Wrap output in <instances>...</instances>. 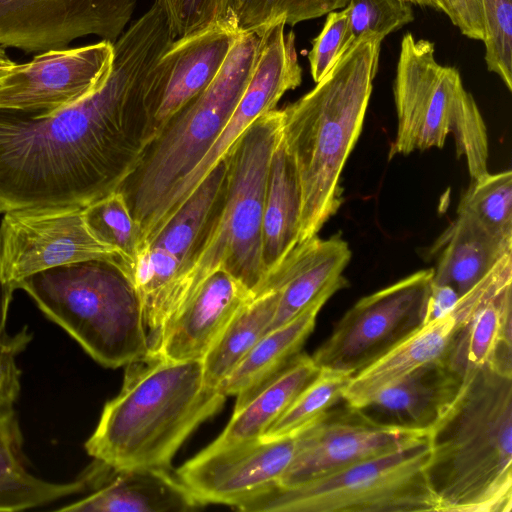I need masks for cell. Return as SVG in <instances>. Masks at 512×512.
<instances>
[{
	"label": "cell",
	"instance_id": "cell-17",
	"mask_svg": "<svg viewBox=\"0 0 512 512\" xmlns=\"http://www.w3.org/2000/svg\"><path fill=\"white\" fill-rule=\"evenodd\" d=\"M512 284V254L505 255L443 316L422 324L387 354L354 374L344 401L364 409L383 386L425 363L445 361L458 334L490 298Z\"/></svg>",
	"mask_w": 512,
	"mask_h": 512
},
{
	"label": "cell",
	"instance_id": "cell-8",
	"mask_svg": "<svg viewBox=\"0 0 512 512\" xmlns=\"http://www.w3.org/2000/svg\"><path fill=\"white\" fill-rule=\"evenodd\" d=\"M393 93L398 122L390 158L441 148L451 133L472 180L488 172L484 120L459 71L437 62L433 42L416 39L411 33L403 36Z\"/></svg>",
	"mask_w": 512,
	"mask_h": 512
},
{
	"label": "cell",
	"instance_id": "cell-11",
	"mask_svg": "<svg viewBox=\"0 0 512 512\" xmlns=\"http://www.w3.org/2000/svg\"><path fill=\"white\" fill-rule=\"evenodd\" d=\"M278 21L259 31L260 44L249 83L219 136L195 165L166 195L141 236L140 248L154 238L159 229L193 192L204 177L224 159L231 147L262 114L276 109L281 97L302 82L295 34L286 32Z\"/></svg>",
	"mask_w": 512,
	"mask_h": 512
},
{
	"label": "cell",
	"instance_id": "cell-13",
	"mask_svg": "<svg viewBox=\"0 0 512 512\" xmlns=\"http://www.w3.org/2000/svg\"><path fill=\"white\" fill-rule=\"evenodd\" d=\"M241 33L233 22L223 21L175 39L147 70L135 94L147 145L213 81Z\"/></svg>",
	"mask_w": 512,
	"mask_h": 512
},
{
	"label": "cell",
	"instance_id": "cell-29",
	"mask_svg": "<svg viewBox=\"0 0 512 512\" xmlns=\"http://www.w3.org/2000/svg\"><path fill=\"white\" fill-rule=\"evenodd\" d=\"M226 172V161L223 159L204 177L147 245L171 253L180 263V272L199 248L221 203Z\"/></svg>",
	"mask_w": 512,
	"mask_h": 512
},
{
	"label": "cell",
	"instance_id": "cell-10",
	"mask_svg": "<svg viewBox=\"0 0 512 512\" xmlns=\"http://www.w3.org/2000/svg\"><path fill=\"white\" fill-rule=\"evenodd\" d=\"M432 277L420 270L359 299L312 355L316 365L354 375L387 354L423 324Z\"/></svg>",
	"mask_w": 512,
	"mask_h": 512
},
{
	"label": "cell",
	"instance_id": "cell-31",
	"mask_svg": "<svg viewBox=\"0 0 512 512\" xmlns=\"http://www.w3.org/2000/svg\"><path fill=\"white\" fill-rule=\"evenodd\" d=\"M352 376L353 374L347 371L320 368L317 375L266 430L262 438L296 436L318 421L344 400V393Z\"/></svg>",
	"mask_w": 512,
	"mask_h": 512
},
{
	"label": "cell",
	"instance_id": "cell-27",
	"mask_svg": "<svg viewBox=\"0 0 512 512\" xmlns=\"http://www.w3.org/2000/svg\"><path fill=\"white\" fill-rule=\"evenodd\" d=\"M511 284L486 301L461 330L445 360L463 377L495 363H512Z\"/></svg>",
	"mask_w": 512,
	"mask_h": 512
},
{
	"label": "cell",
	"instance_id": "cell-23",
	"mask_svg": "<svg viewBox=\"0 0 512 512\" xmlns=\"http://www.w3.org/2000/svg\"><path fill=\"white\" fill-rule=\"evenodd\" d=\"M436 244L441 252L433 268L432 284L448 285L459 296L512 253V236L489 230L473 215L459 209L457 218Z\"/></svg>",
	"mask_w": 512,
	"mask_h": 512
},
{
	"label": "cell",
	"instance_id": "cell-39",
	"mask_svg": "<svg viewBox=\"0 0 512 512\" xmlns=\"http://www.w3.org/2000/svg\"><path fill=\"white\" fill-rule=\"evenodd\" d=\"M323 29L312 41L308 54L311 76L319 82L337 60L347 31V14L344 8L326 14Z\"/></svg>",
	"mask_w": 512,
	"mask_h": 512
},
{
	"label": "cell",
	"instance_id": "cell-16",
	"mask_svg": "<svg viewBox=\"0 0 512 512\" xmlns=\"http://www.w3.org/2000/svg\"><path fill=\"white\" fill-rule=\"evenodd\" d=\"M137 0H0V46L26 53L63 49L94 35L114 44Z\"/></svg>",
	"mask_w": 512,
	"mask_h": 512
},
{
	"label": "cell",
	"instance_id": "cell-22",
	"mask_svg": "<svg viewBox=\"0 0 512 512\" xmlns=\"http://www.w3.org/2000/svg\"><path fill=\"white\" fill-rule=\"evenodd\" d=\"M462 378L445 361L422 364L380 388L364 409L428 432L456 397Z\"/></svg>",
	"mask_w": 512,
	"mask_h": 512
},
{
	"label": "cell",
	"instance_id": "cell-19",
	"mask_svg": "<svg viewBox=\"0 0 512 512\" xmlns=\"http://www.w3.org/2000/svg\"><path fill=\"white\" fill-rule=\"evenodd\" d=\"M339 235H317L298 242L264 278L254 297L278 291L279 298L267 332L285 325L315 305H324L347 286L343 272L351 258ZM266 332V333H267Z\"/></svg>",
	"mask_w": 512,
	"mask_h": 512
},
{
	"label": "cell",
	"instance_id": "cell-21",
	"mask_svg": "<svg viewBox=\"0 0 512 512\" xmlns=\"http://www.w3.org/2000/svg\"><path fill=\"white\" fill-rule=\"evenodd\" d=\"M252 293L229 273L206 278L165 329L156 353L177 361L203 360Z\"/></svg>",
	"mask_w": 512,
	"mask_h": 512
},
{
	"label": "cell",
	"instance_id": "cell-45",
	"mask_svg": "<svg viewBox=\"0 0 512 512\" xmlns=\"http://www.w3.org/2000/svg\"><path fill=\"white\" fill-rule=\"evenodd\" d=\"M4 72H6V71H0V75L3 74Z\"/></svg>",
	"mask_w": 512,
	"mask_h": 512
},
{
	"label": "cell",
	"instance_id": "cell-37",
	"mask_svg": "<svg viewBox=\"0 0 512 512\" xmlns=\"http://www.w3.org/2000/svg\"><path fill=\"white\" fill-rule=\"evenodd\" d=\"M175 38H183L223 21H231L232 0H155ZM232 22V21H231Z\"/></svg>",
	"mask_w": 512,
	"mask_h": 512
},
{
	"label": "cell",
	"instance_id": "cell-44",
	"mask_svg": "<svg viewBox=\"0 0 512 512\" xmlns=\"http://www.w3.org/2000/svg\"><path fill=\"white\" fill-rule=\"evenodd\" d=\"M16 63L10 59L5 48L0 46V71L11 69Z\"/></svg>",
	"mask_w": 512,
	"mask_h": 512
},
{
	"label": "cell",
	"instance_id": "cell-42",
	"mask_svg": "<svg viewBox=\"0 0 512 512\" xmlns=\"http://www.w3.org/2000/svg\"><path fill=\"white\" fill-rule=\"evenodd\" d=\"M15 290L4 282L1 273V248H0V334L6 332V323L9 306Z\"/></svg>",
	"mask_w": 512,
	"mask_h": 512
},
{
	"label": "cell",
	"instance_id": "cell-18",
	"mask_svg": "<svg viewBox=\"0 0 512 512\" xmlns=\"http://www.w3.org/2000/svg\"><path fill=\"white\" fill-rule=\"evenodd\" d=\"M296 448V436L206 447L176 471L204 504L233 506L247 495L278 483Z\"/></svg>",
	"mask_w": 512,
	"mask_h": 512
},
{
	"label": "cell",
	"instance_id": "cell-35",
	"mask_svg": "<svg viewBox=\"0 0 512 512\" xmlns=\"http://www.w3.org/2000/svg\"><path fill=\"white\" fill-rule=\"evenodd\" d=\"M344 9L347 31L339 56L363 36L384 39L414 20L410 3L404 0H350Z\"/></svg>",
	"mask_w": 512,
	"mask_h": 512
},
{
	"label": "cell",
	"instance_id": "cell-14",
	"mask_svg": "<svg viewBox=\"0 0 512 512\" xmlns=\"http://www.w3.org/2000/svg\"><path fill=\"white\" fill-rule=\"evenodd\" d=\"M113 60L103 40L40 52L0 75V111L46 115L75 104L106 82Z\"/></svg>",
	"mask_w": 512,
	"mask_h": 512
},
{
	"label": "cell",
	"instance_id": "cell-25",
	"mask_svg": "<svg viewBox=\"0 0 512 512\" xmlns=\"http://www.w3.org/2000/svg\"><path fill=\"white\" fill-rule=\"evenodd\" d=\"M302 194L295 162L282 135L269 164L262 216V263L266 275L298 243Z\"/></svg>",
	"mask_w": 512,
	"mask_h": 512
},
{
	"label": "cell",
	"instance_id": "cell-3",
	"mask_svg": "<svg viewBox=\"0 0 512 512\" xmlns=\"http://www.w3.org/2000/svg\"><path fill=\"white\" fill-rule=\"evenodd\" d=\"M382 38L361 37L315 87L282 111V139L302 194L299 240L317 235L342 202L340 176L363 126Z\"/></svg>",
	"mask_w": 512,
	"mask_h": 512
},
{
	"label": "cell",
	"instance_id": "cell-7",
	"mask_svg": "<svg viewBox=\"0 0 512 512\" xmlns=\"http://www.w3.org/2000/svg\"><path fill=\"white\" fill-rule=\"evenodd\" d=\"M259 44V33H241L213 81L171 117L119 189L140 240L166 195L201 160L231 117L253 73Z\"/></svg>",
	"mask_w": 512,
	"mask_h": 512
},
{
	"label": "cell",
	"instance_id": "cell-38",
	"mask_svg": "<svg viewBox=\"0 0 512 512\" xmlns=\"http://www.w3.org/2000/svg\"><path fill=\"white\" fill-rule=\"evenodd\" d=\"M33 339L27 326L15 334H0V413L14 409L21 391V374L16 358Z\"/></svg>",
	"mask_w": 512,
	"mask_h": 512
},
{
	"label": "cell",
	"instance_id": "cell-2",
	"mask_svg": "<svg viewBox=\"0 0 512 512\" xmlns=\"http://www.w3.org/2000/svg\"><path fill=\"white\" fill-rule=\"evenodd\" d=\"M427 442L426 474L439 512H510L512 364L466 374Z\"/></svg>",
	"mask_w": 512,
	"mask_h": 512
},
{
	"label": "cell",
	"instance_id": "cell-6",
	"mask_svg": "<svg viewBox=\"0 0 512 512\" xmlns=\"http://www.w3.org/2000/svg\"><path fill=\"white\" fill-rule=\"evenodd\" d=\"M17 289L105 367L126 366L150 352L140 295L119 264H65L26 277Z\"/></svg>",
	"mask_w": 512,
	"mask_h": 512
},
{
	"label": "cell",
	"instance_id": "cell-40",
	"mask_svg": "<svg viewBox=\"0 0 512 512\" xmlns=\"http://www.w3.org/2000/svg\"><path fill=\"white\" fill-rule=\"evenodd\" d=\"M442 3L443 12L464 36L484 41L485 20L481 0H442Z\"/></svg>",
	"mask_w": 512,
	"mask_h": 512
},
{
	"label": "cell",
	"instance_id": "cell-36",
	"mask_svg": "<svg viewBox=\"0 0 512 512\" xmlns=\"http://www.w3.org/2000/svg\"><path fill=\"white\" fill-rule=\"evenodd\" d=\"M485 20V62L512 90V0H481Z\"/></svg>",
	"mask_w": 512,
	"mask_h": 512
},
{
	"label": "cell",
	"instance_id": "cell-9",
	"mask_svg": "<svg viewBox=\"0 0 512 512\" xmlns=\"http://www.w3.org/2000/svg\"><path fill=\"white\" fill-rule=\"evenodd\" d=\"M427 437L387 455L291 486L268 485L232 507L258 512H439Z\"/></svg>",
	"mask_w": 512,
	"mask_h": 512
},
{
	"label": "cell",
	"instance_id": "cell-5",
	"mask_svg": "<svg viewBox=\"0 0 512 512\" xmlns=\"http://www.w3.org/2000/svg\"><path fill=\"white\" fill-rule=\"evenodd\" d=\"M282 111L258 117L224 157L221 203L189 264L165 292L150 332L157 339L203 281L218 270L239 280L253 295L265 278L262 216L272 152L281 137Z\"/></svg>",
	"mask_w": 512,
	"mask_h": 512
},
{
	"label": "cell",
	"instance_id": "cell-34",
	"mask_svg": "<svg viewBox=\"0 0 512 512\" xmlns=\"http://www.w3.org/2000/svg\"><path fill=\"white\" fill-rule=\"evenodd\" d=\"M489 230L512 236V172L486 173L472 180L458 206Z\"/></svg>",
	"mask_w": 512,
	"mask_h": 512
},
{
	"label": "cell",
	"instance_id": "cell-15",
	"mask_svg": "<svg viewBox=\"0 0 512 512\" xmlns=\"http://www.w3.org/2000/svg\"><path fill=\"white\" fill-rule=\"evenodd\" d=\"M0 248L2 278L14 290L30 275L84 260L104 259L125 270L119 253L88 230L83 209L5 213Z\"/></svg>",
	"mask_w": 512,
	"mask_h": 512
},
{
	"label": "cell",
	"instance_id": "cell-4",
	"mask_svg": "<svg viewBox=\"0 0 512 512\" xmlns=\"http://www.w3.org/2000/svg\"><path fill=\"white\" fill-rule=\"evenodd\" d=\"M225 399L205 384L201 360L149 352L126 365L119 394L104 405L84 448L117 467L169 469L182 444Z\"/></svg>",
	"mask_w": 512,
	"mask_h": 512
},
{
	"label": "cell",
	"instance_id": "cell-28",
	"mask_svg": "<svg viewBox=\"0 0 512 512\" xmlns=\"http://www.w3.org/2000/svg\"><path fill=\"white\" fill-rule=\"evenodd\" d=\"M312 356L301 353L241 409L208 447L260 438L319 372Z\"/></svg>",
	"mask_w": 512,
	"mask_h": 512
},
{
	"label": "cell",
	"instance_id": "cell-12",
	"mask_svg": "<svg viewBox=\"0 0 512 512\" xmlns=\"http://www.w3.org/2000/svg\"><path fill=\"white\" fill-rule=\"evenodd\" d=\"M427 434L375 419L364 409L346 403L296 435L293 458L278 484H300L390 454L425 439Z\"/></svg>",
	"mask_w": 512,
	"mask_h": 512
},
{
	"label": "cell",
	"instance_id": "cell-26",
	"mask_svg": "<svg viewBox=\"0 0 512 512\" xmlns=\"http://www.w3.org/2000/svg\"><path fill=\"white\" fill-rule=\"evenodd\" d=\"M15 410L0 413V511H22L87 492L82 473L74 481L56 483L34 475L23 450Z\"/></svg>",
	"mask_w": 512,
	"mask_h": 512
},
{
	"label": "cell",
	"instance_id": "cell-33",
	"mask_svg": "<svg viewBox=\"0 0 512 512\" xmlns=\"http://www.w3.org/2000/svg\"><path fill=\"white\" fill-rule=\"evenodd\" d=\"M350 0H232L231 21L241 32H259L284 21L294 26L344 8Z\"/></svg>",
	"mask_w": 512,
	"mask_h": 512
},
{
	"label": "cell",
	"instance_id": "cell-1",
	"mask_svg": "<svg viewBox=\"0 0 512 512\" xmlns=\"http://www.w3.org/2000/svg\"><path fill=\"white\" fill-rule=\"evenodd\" d=\"M174 40L154 2L113 44L95 92L46 115L0 111V214L84 209L119 190L147 146L137 86Z\"/></svg>",
	"mask_w": 512,
	"mask_h": 512
},
{
	"label": "cell",
	"instance_id": "cell-32",
	"mask_svg": "<svg viewBox=\"0 0 512 512\" xmlns=\"http://www.w3.org/2000/svg\"><path fill=\"white\" fill-rule=\"evenodd\" d=\"M83 219L91 234L121 256L131 277L140 251V234L123 193L119 190L83 209Z\"/></svg>",
	"mask_w": 512,
	"mask_h": 512
},
{
	"label": "cell",
	"instance_id": "cell-24",
	"mask_svg": "<svg viewBox=\"0 0 512 512\" xmlns=\"http://www.w3.org/2000/svg\"><path fill=\"white\" fill-rule=\"evenodd\" d=\"M323 305H315L285 325L267 332L221 384L219 391L236 396L234 411L241 409L298 356L314 329Z\"/></svg>",
	"mask_w": 512,
	"mask_h": 512
},
{
	"label": "cell",
	"instance_id": "cell-41",
	"mask_svg": "<svg viewBox=\"0 0 512 512\" xmlns=\"http://www.w3.org/2000/svg\"><path fill=\"white\" fill-rule=\"evenodd\" d=\"M458 293L448 285L431 284L423 324L450 311L459 299Z\"/></svg>",
	"mask_w": 512,
	"mask_h": 512
},
{
	"label": "cell",
	"instance_id": "cell-30",
	"mask_svg": "<svg viewBox=\"0 0 512 512\" xmlns=\"http://www.w3.org/2000/svg\"><path fill=\"white\" fill-rule=\"evenodd\" d=\"M278 291L253 297L229 322L216 343L202 360L205 384L219 390L256 343L264 336L273 319Z\"/></svg>",
	"mask_w": 512,
	"mask_h": 512
},
{
	"label": "cell",
	"instance_id": "cell-43",
	"mask_svg": "<svg viewBox=\"0 0 512 512\" xmlns=\"http://www.w3.org/2000/svg\"><path fill=\"white\" fill-rule=\"evenodd\" d=\"M410 4H415L419 6H427L436 10H440L443 12V3L442 0H404Z\"/></svg>",
	"mask_w": 512,
	"mask_h": 512
},
{
	"label": "cell",
	"instance_id": "cell-20",
	"mask_svg": "<svg viewBox=\"0 0 512 512\" xmlns=\"http://www.w3.org/2000/svg\"><path fill=\"white\" fill-rule=\"evenodd\" d=\"M168 469L117 467L94 459L83 474L87 495L57 508L65 512H186L204 504Z\"/></svg>",
	"mask_w": 512,
	"mask_h": 512
}]
</instances>
